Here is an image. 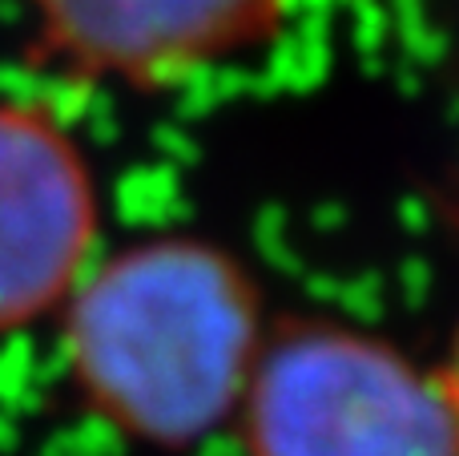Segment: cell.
Here are the masks:
<instances>
[{"label": "cell", "mask_w": 459, "mask_h": 456, "mask_svg": "<svg viewBox=\"0 0 459 456\" xmlns=\"http://www.w3.org/2000/svg\"><path fill=\"white\" fill-rule=\"evenodd\" d=\"M230 433L242 456H459L439 368L347 320H274Z\"/></svg>", "instance_id": "2"}, {"label": "cell", "mask_w": 459, "mask_h": 456, "mask_svg": "<svg viewBox=\"0 0 459 456\" xmlns=\"http://www.w3.org/2000/svg\"><path fill=\"white\" fill-rule=\"evenodd\" d=\"M274 320L258 271L202 231L105 242L53 320L73 408L150 456L230 433Z\"/></svg>", "instance_id": "1"}, {"label": "cell", "mask_w": 459, "mask_h": 456, "mask_svg": "<svg viewBox=\"0 0 459 456\" xmlns=\"http://www.w3.org/2000/svg\"><path fill=\"white\" fill-rule=\"evenodd\" d=\"M439 376H444V388H447V396H452V404L459 412V328H455L452 347H447V360L439 364Z\"/></svg>", "instance_id": "5"}, {"label": "cell", "mask_w": 459, "mask_h": 456, "mask_svg": "<svg viewBox=\"0 0 459 456\" xmlns=\"http://www.w3.org/2000/svg\"><path fill=\"white\" fill-rule=\"evenodd\" d=\"M21 13L45 69L158 97L270 48L294 0H21Z\"/></svg>", "instance_id": "4"}, {"label": "cell", "mask_w": 459, "mask_h": 456, "mask_svg": "<svg viewBox=\"0 0 459 456\" xmlns=\"http://www.w3.org/2000/svg\"><path fill=\"white\" fill-rule=\"evenodd\" d=\"M105 186L53 101L0 93V347L53 328L105 250Z\"/></svg>", "instance_id": "3"}]
</instances>
